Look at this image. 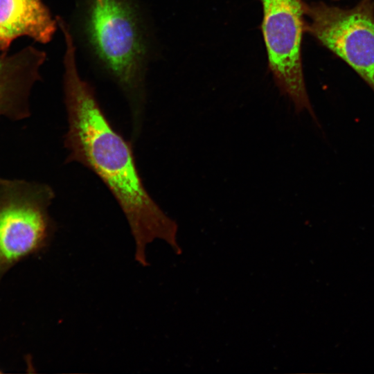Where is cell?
Segmentation results:
<instances>
[{
    "label": "cell",
    "mask_w": 374,
    "mask_h": 374,
    "mask_svg": "<svg viewBox=\"0 0 374 374\" xmlns=\"http://www.w3.org/2000/svg\"><path fill=\"white\" fill-rule=\"evenodd\" d=\"M64 41L62 83L68 120L64 145L69 152L65 163H81L108 188L127 220L135 242V260L140 265H148L146 247L156 239L181 253L177 223L145 189L131 143L112 126L93 88L80 75L74 40L66 36Z\"/></svg>",
    "instance_id": "cell-1"
},
{
    "label": "cell",
    "mask_w": 374,
    "mask_h": 374,
    "mask_svg": "<svg viewBox=\"0 0 374 374\" xmlns=\"http://www.w3.org/2000/svg\"><path fill=\"white\" fill-rule=\"evenodd\" d=\"M76 46L127 99L136 131L156 55L152 20L142 0H76L70 22Z\"/></svg>",
    "instance_id": "cell-2"
},
{
    "label": "cell",
    "mask_w": 374,
    "mask_h": 374,
    "mask_svg": "<svg viewBox=\"0 0 374 374\" xmlns=\"http://www.w3.org/2000/svg\"><path fill=\"white\" fill-rule=\"evenodd\" d=\"M261 31L268 68L280 93L292 103L294 112H308L319 125L305 86L301 45L305 32L304 0H259Z\"/></svg>",
    "instance_id": "cell-3"
},
{
    "label": "cell",
    "mask_w": 374,
    "mask_h": 374,
    "mask_svg": "<svg viewBox=\"0 0 374 374\" xmlns=\"http://www.w3.org/2000/svg\"><path fill=\"white\" fill-rule=\"evenodd\" d=\"M54 197L46 184L0 181V279L19 260L48 244L55 228L48 213Z\"/></svg>",
    "instance_id": "cell-4"
},
{
    "label": "cell",
    "mask_w": 374,
    "mask_h": 374,
    "mask_svg": "<svg viewBox=\"0 0 374 374\" xmlns=\"http://www.w3.org/2000/svg\"><path fill=\"white\" fill-rule=\"evenodd\" d=\"M305 32L350 66L374 92V0L351 8L306 3Z\"/></svg>",
    "instance_id": "cell-5"
},
{
    "label": "cell",
    "mask_w": 374,
    "mask_h": 374,
    "mask_svg": "<svg viewBox=\"0 0 374 374\" xmlns=\"http://www.w3.org/2000/svg\"><path fill=\"white\" fill-rule=\"evenodd\" d=\"M46 60L44 51L31 46L0 55V117L21 120L30 116V91L41 80L39 70Z\"/></svg>",
    "instance_id": "cell-6"
},
{
    "label": "cell",
    "mask_w": 374,
    "mask_h": 374,
    "mask_svg": "<svg viewBox=\"0 0 374 374\" xmlns=\"http://www.w3.org/2000/svg\"><path fill=\"white\" fill-rule=\"evenodd\" d=\"M58 28L42 0H0V53L27 36L41 44L50 42Z\"/></svg>",
    "instance_id": "cell-7"
},
{
    "label": "cell",
    "mask_w": 374,
    "mask_h": 374,
    "mask_svg": "<svg viewBox=\"0 0 374 374\" xmlns=\"http://www.w3.org/2000/svg\"><path fill=\"white\" fill-rule=\"evenodd\" d=\"M332 1H339V0H332Z\"/></svg>",
    "instance_id": "cell-8"
}]
</instances>
